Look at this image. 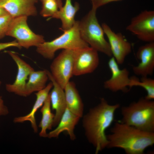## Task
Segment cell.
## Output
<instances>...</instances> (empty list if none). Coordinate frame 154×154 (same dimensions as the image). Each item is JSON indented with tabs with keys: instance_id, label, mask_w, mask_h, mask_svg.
Segmentation results:
<instances>
[{
	"instance_id": "obj_1",
	"label": "cell",
	"mask_w": 154,
	"mask_h": 154,
	"mask_svg": "<svg viewBox=\"0 0 154 154\" xmlns=\"http://www.w3.org/2000/svg\"><path fill=\"white\" fill-rule=\"evenodd\" d=\"M119 107V104L110 105L102 98L98 105L90 109L83 116L85 135L95 147V154L107 148L108 141L106 131L114 121L115 112Z\"/></svg>"
},
{
	"instance_id": "obj_2",
	"label": "cell",
	"mask_w": 154,
	"mask_h": 154,
	"mask_svg": "<svg viewBox=\"0 0 154 154\" xmlns=\"http://www.w3.org/2000/svg\"><path fill=\"white\" fill-rule=\"evenodd\" d=\"M107 135V148H120L127 154H143L154 144V132L143 131L119 121Z\"/></svg>"
},
{
	"instance_id": "obj_3",
	"label": "cell",
	"mask_w": 154,
	"mask_h": 154,
	"mask_svg": "<svg viewBox=\"0 0 154 154\" xmlns=\"http://www.w3.org/2000/svg\"><path fill=\"white\" fill-rule=\"evenodd\" d=\"M120 122L139 129L154 132V101L145 98L121 108Z\"/></svg>"
},
{
	"instance_id": "obj_4",
	"label": "cell",
	"mask_w": 154,
	"mask_h": 154,
	"mask_svg": "<svg viewBox=\"0 0 154 154\" xmlns=\"http://www.w3.org/2000/svg\"><path fill=\"white\" fill-rule=\"evenodd\" d=\"M53 40L44 41L36 47L37 52L45 58L51 60L56 52L61 49L76 50L90 46L82 38L80 33L79 21H76L70 29Z\"/></svg>"
},
{
	"instance_id": "obj_5",
	"label": "cell",
	"mask_w": 154,
	"mask_h": 154,
	"mask_svg": "<svg viewBox=\"0 0 154 154\" xmlns=\"http://www.w3.org/2000/svg\"><path fill=\"white\" fill-rule=\"evenodd\" d=\"M96 10L93 9L79 21V27L82 39L90 47L108 57L112 55L109 43L105 39L104 33L96 16Z\"/></svg>"
},
{
	"instance_id": "obj_6",
	"label": "cell",
	"mask_w": 154,
	"mask_h": 154,
	"mask_svg": "<svg viewBox=\"0 0 154 154\" xmlns=\"http://www.w3.org/2000/svg\"><path fill=\"white\" fill-rule=\"evenodd\" d=\"M27 19L26 16L12 18L6 34L15 38L21 48L27 49L32 46L37 47L45 41L42 35L35 33L30 29Z\"/></svg>"
},
{
	"instance_id": "obj_7",
	"label": "cell",
	"mask_w": 154,
	"mask_h": 154,
	"mask_svg": "<svg viewBox=\"0 0 154 154\" xmlns=\"http://www.w3.org/2000/svg\"><path fill=\"white\" fill-rule=\"evenodd\" d=\"M75 50H63L50 65V72L52 77L64 89L73 76Z\"/></svg>"
},
{
	"instance_id": "obj_8",
	"label": "cell",
	"mask_w": 154,
	"mask_h": 154,
	"mask_svg": "<svg viewBox=\"0 0 154 154\" xmlns=\"http://www.w3.org/2000/svg\"><path fill=\"white\" fill-rule=\"evenodd\" d=\"M126 29L140 40L147 42L154 41V11L145 10L133 17Z\"/></svg>"
},
{
	"instance_id": "obj_9",
	"label": "cell",
	"mask_w": 154,
	"mask_h": 154,
	"mask_svg": "<svg viewBox=\"0 0 154 154\" xmlns=\"http://www.w3.org/2000/svg\"><path fill=\"white\" fill-rule=\"evenodd\" d=\"M98 52L90 46L75 50L73 76H79L94 72L99 64Z\"/></svg>"
},
{
	"instance_id": "obj_10",
	"label": "cell",
	"mask_w": 154,
	"mask_h": 154,
	"mask_svg": "<svg viewBox=\"0 0 154 154\" xmlns=\"http://www.w3.org/2000/svg\"><path fill=\"white\" fill-rule=\"evenodd\" d=\"M5 52L15 62L18 69L14 82L12 84H6V89L9 92L25 97V87L28 77L30 73L35 70L15 52L8 50Z\"/></svg>"
},
{
	"instance_id": "obj_11",
	"label": "cell",
	"mask_w": 154,
	"mask_h": 154,
	"mask_svg": "<svg viewBox=\"0 0 154 154\" xmlns=\"http://www.w3.org/2000/svg\"><path fill=\"white\" fill-rule=\"evenodd\" d=\"M108 40L112 55L118 64H123L126 56L131 51V43L121 33H115L107 24L102 25Z\"/></svg>"
},
{
	"instance_id": "obj_12",
	"label": "cell",
	"mask_w": 154,
	"mask_h": 154,
	"mask_svg": "<svg viewBox=\"0 0 154 154\" xmlns=\"http://www.w3.org/2000/svg\"><path fill=\"white\" fill-rule=\"evenodd\" d=\"M108 64L112 76L104 82V87L113 92L126 91L127 87H129L131 82L129 71L126 68L121 69L113 57L109 60Z\"/></svg>"
},
{
	"instance_id": "obj_13",
	"label": "cell",
	"mask_w": 154,
	"mask_h": 154,
	"mask_svg": "<svg viewBox=\"0 0 154 154\" xmlns=\"http://www.w3.org/2000/svg\"><path fill=\"white\" fill-rule=\"evenodd\" d=\"M136 56L140 62L133 67V73L141 77L152 75L154 70V42H148L140 46Z\"/></svg>"
},
{
	"instance_id": "obj_14",
	"label": "cell",
	"mask_w": 154,
	"mask_h": 154,
	"mask_svg": "<svg viewBox=\"0 0 154 154\" xmlns=\"http://www.w3.org/2000/svg\"><path fill=\"white\" fill-rule=\"evenodd\" d=\"M38 0H0V6L12 18L21 16H35L37 11L35 4Z\"/></svg>"
},
{
	"instance_id": "obj_15",
	"label": "cell",
	"mask_w": 154,
	"mask_h": 154,
	"mask_svg": "<svg viewBox=\"0 0 154 154\" xmlns=\"http://www.w3.org/2000/svg\"><path fill=\"white\" fill-rule=\"evenodd\" d=\"M49 80L53 84L52 89L49 93L51 106L55 111L53 127L56 126L67 108L64 89L55 81L50 72L47 70Z\"/></svg>"
},
{
	"instance_id": "obj_16",
	"label": "cell",
	"mask_w": 154,
	"mask_h": 154,
	"mask_svg": "<svg viewBox=\"0 0 154 154\" xmlns=\"http://www.w3.org/2000/svg\"><path fill=\"white\" fill-rule=\"evenodd\" d=\"M80 118L66 108L56 127L48 133L47 137L49 138L58 137L62 132L66 131L70 139L74 140L76 137L74 129Z\"/></svg>"
},
{
	"instance_id": "obj_17",
	"label": "cell",
	"mask_w": 154,
	"mask_h": 154,
	"mask_svg": "<svg viewBox=\"0 0 154 154\" xmlns=\"http://www.w3.org/2000/svg\"><path fill=\"white\" fill-rule=\"evenodd\" d=\"M52 87V84L50 82L44 88L37 92L35 94L36 100L31 111L25 116L15 117L13 121L15 123L29 121L34 132H37L38 128L35 117V114L38 110L43 105Z\"/></svg>"
},
{
	"instance_id": "obj_18",
	"label": "cell",
	"mask_w": 154,
	"mask_h": 154,
	"mask_svg": "<svg viewBox=\"0 0 154 154\" xmlns=\"http://www.w3.org/2000/svg\"><path fill=\"white\" fill-rule=\"evenodd\" d=\"M64 90L67 108L80 117H82L84 104L75 83L69 81L65 86Z\"/></svg>"
},
{
	"instance_id": "obj_19",
	"label": "cell",
	"mask_w": 154,
	"mask_h": 154,
	"mask_svg": "<svg viewBox=\"0 0 154 154\" xmlns=\"http://www.w3.org/2000/svg\"><path fill=\"white\" fill-rule=\"evenodd\" d=\"M72 0H65L64 5L53 15L51 18L60 19L62 25L60 29L63 31L68 30L72 27L76 21L75 16L79 10V4L75 2L72 5Z\"/></svg>"
},
{
	"instance_id": "obj_20",
	"label": "cell",
	"mask_w": 154,
	"mask_h": 154,
	"mask_svg": "<svg viewBox=\"0 0 154 154\" xmlns=\"http://www.w3.org/2000/svg\"><path fill=\"white\" fill-rule=\"evenodd\" d=\"M47 70L32 71L30 74L25 89V97L44 88L48 80Z\"/></svg>"
},
{
	"instance_id": "obj_21",
	"label": "cell",
	"mask_w": 154,
	"mask_h": 154,
	"mask_svg": "<svg viewBox=\"0 0 154 154\" xmlns=\"http://www.w3.org/2000/svg\"><path fill=\"white\" fill-rule=\"evenodd\" d=\"M51 103L50 94L41 107L40 112L42 114V118L38 126L41 128L39 133L40 137H47V129L50 130L53 127L54 114L52 113L51 110Z\"/></svg>"
},
{
	"instance_id": "obj_22",
	"label": "cell",
	"mask_w": 154,
	"mask_h": 154,
	"mask_svg": "<svg viewBox=\"0 0 154 154\" xmlns=\"http://www.w3.org/2000/svg\"><path fill=\"white\" fill-rule=\"evenodd\" d=\"M139 86L144 88L147 92V94L145 97L149 100L154 99V80L147 76L141 77L140 80L133 77L131 78L129 87Z\"/></svg>"
},
{
	"instance_id": "obj_23",
	"label": "cell",
	"mask_w": 154,
	"mask_h": 154,
	"mask_svg": "<svg viewBox=\"0 0 154 154\" xmlns=\"http://www.w3.org/2000/svg\"><path fill=\"white\" fill-rule=\"evenodd\" d=\"M58 9V5L56 1H46L42 2V8L40 14L43 17H51V18Z\"/></svg>"
},
{
	"instance_id": "obj_24",
	"label": "cell",
	"mask_w": 154,
	"mask_h": 154,
	"mask_svg": "<svg viewBox=\"0 0 154 154\" xmlns=\"http://www.w3.org/2000/svg\"><path fill=\"white\" fill-rule=\"evenodd\" d=\"M12 18L9 14L0 17V39L6 35L9 25Z\"/></svg>"
},
{
	"instance_id": "obj_25",
	"label": "cell",
	"mask_w": 154,
	"mask_h": 154,
	"mask_svg": "<svg viewBox=\"0 0 154 154\" xmlns=\"http://www.w3.org/2000/svg\"><path fill=\"white\" fill-rule=\"evenodd\" d=\"M92 5V9L97 10L100 7L109 3L122 0H90Z\"/></svg>"
},
{
	"instance_id": "obj_26",
	"label": "cell",
	"mask_w": 154,
	"mask_h": 154,
	"mask_svg": "<svg viewBox=\"0 0 154 154\" xmlns=\"http://www.w3.org/2000/svg\"><path fill=\"white\" fill-rule=\"evenodd\" d=\"M11 47H16L19 49L21 48L16 40L8 42L0 43V51Z\"/></svg>"
},
{
	"instance_id": "obj_27",
	"label": "cell",
	"mask_w": 154,
	"mask_h": 154,
	"mask_svg": "<svg viewBox=\"0 0 154 154\" xmlns=\"http://www.w3.org/2000/svg\"><path fill=\"white\" fill-rule=\"evenodd\" d=\"M1 84V82L0 80V87ZM9 112L8 108L5 105L2 97L0 96V116H6Z\"/></svg>"
},
{
	"instance_id": "obj_28",
	"label": "cell",
	"mask_w": 154,
	"mask_h": 154,
	"mask_svg": "<svg viewBox=\"0 0 154 154\" xmlns=\"http://www.w3.org/2000/svg\"><path fill=\"white\" fill-rule=\"evenodd\" d=\"M9 14L8 12L3 7L0 6V17Z\"/></svg>"
},
{
	"instance_id": "obj_29",
	"label": "cell",
	"mask_w": 154,
	"mask_h": 154,
	"mask_svg": "<svg viewBox=\"0 0 154 154\" xmlns=\"http://www.w3.org/2000/svg\"><path fill=\"white\" fill-rule=\"evenodd\" d=\"M50 0H40L41 1L42 3L44 2L48 1H50ZM56 1H57L58 5V7H59V9H60L62 7V0H55Z\"/></svg>"
}]
</instances>
